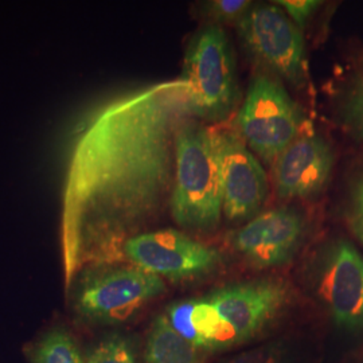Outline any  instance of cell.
<instances>
[{
    "label": "cell",
    "instance_id": "20",
    "mask_svg": "<svg viewBox=\"0 0 363 363\" xmlns=\"http://www.w3.org/2000/svg\"><path fill=\"white\" fill-rule=\"evenodd\" d=\"M211 15L220 21L241 19L250 9V3L247 0H218L210 4Z\"/></svg>",
    "mask_w": 363,
    "mask_h": 363
},
{
    "label": "cell",
    "instance_id": "17",
    "mask_svg": "<svg viewBox=\"0 0 363 363\" xmlns=\"http://www.w3.org/2000/svg\"><path fill=\"white\" fill-rule=\"evenodd\" d=\"M85 363H136V351L130 337L109 334L85 351Z\"/></svg>",
    "mask_w": 363,
    "mask_h": 363
},
{
    "label": "cell",
    "instance_id": "5",
    "mask_svg": "<svg viewBox=\"0 0 363 363\" xmlns=\"http://www.w3.org/2000/svg\"><path fill=\"white\" fill-rule=\"evenodd\" d=\"M237 124L242 140L265 162H274L301 133L303 117L280 82L257 74L250 82Z\"/></svg>",
    "mask_w": 363,
    "mask_h": 363
},
{
    "label": "cell",
    "instance_id": "3",
    "mask_svg": "<svg viewBox=\"0 0 363 363\" xmlns=\"http://www.w3.org/2000/svg\"><path fill=\"white\" fill-rule=\"evenodd\" d=\"M169 214L182 228L203 232L217 228L223 214L213 130L191 117L182 123L177 136Z\"/></svg>",
    "mask_w": 363,
    "mask_h": 363
},
{
    "label": "cell",
    "instance_id": "18",
    "mask_svg": "<svg viewBox=\"0 0 363 363\" xmlns=\"http://www.w3.org/2000/svg\"><path fill=\"white\" fill-rule=\"evenodd\" d=\"M223 363H288V352L283 345L272 343L240 352Z\"/></svg>",
    "mask_w": 363,
    "mask_h": 363
},
{
    "label": "cell",
    "instance_id": "4",
    "mask_svg": "<svg viewBox=\"0 0 363 363\" xmlns=\"http://www.w3.org/2000/svg\"><path fill=\"white\" fill-rule=\"evenodd\" d=\"M190 116L222 121L238 100L233 50L220 26L202 28L189 45L181 77Z\"/></svg>",
    "mask_w": 363,
    "mask_h": 363
},
{
    "label": "cell",
    "instance_id": "6",
    "mask_svg": "<svg viewBox=\"0 0 363 363\" xmlns=\"http://www.w3.org/2000/svg\"><path fill=\"white\" fill-rule=\"evenodd\" d=\"M205 298L217 318L208 351H220L259 335L286 306L288 288L280 280H259L223 286Z\"/></svg>",
    "mask_w": 363,
    "mask_h": 363
},
{
    "label": "cell",
    "instance_id": "11",
    "mask_svg": "<svg viewBox=\"0 0 363 363\" xmlns=\"http://www.w3.org/2000/svg\"><path fill=\"white\" fill-rule=\"evenodd\" d=\"M335 148L325 135L301 130L274 160L273 181L280 198H315L328 186L335 167Z\"/></svg>",
    "mask_w": 363,
    "mask_h": 363
},
{
    "label": "cell",
    "instance_id": "12",
    "mask_svg": "<svg viewBox=\"0 0 363 363\" xmlns=\"http://www.w3.org/2000/svg\"><path fill=\"white\" fill-rule=\"evenodd\" d=\"M306 220L295 208H277L249 220L232 237L234 249L259 269L284 265L298 252Z\"/></svg>",
    "mask_w": 363,
    "mask_h": 363
},
{
    "label": "cell",
    "instance_id": "15",
    "mask_svg": "<svg viewBox=\"0 0 363 363\" xmlns=\"http://www.w3.org/2000/svg\"><path fill=\"white\" fill-rule=\"evenodd\" d=\"M335 117L340 130L352 142L363 144V52L337 91Z\"/></svg>",
    "mask_w": 363,
    "mask_h": 363
},
{
    "label": "cell",
    "instance_id": "10",
    "mask_svg": "<svg viewBox=\"0 0 363 363\" xmlns=\"http://www.w3.org/2000/svg\"><path fill=\"white\" fill-rule=\"evenodd\" d=\"M222 213L230 220L255 217L268 195V179L247 143L232 130H213Z\"/></svg>",
    "mask_w": 363,
    "mask_h": 363
},
{
    "label": "cell",
    "instance_id": "8",
    "mask_svg": "<svg viewBox=\"0 0 363 363\" xmlns=\"http://www.w3.org/2000/svg\"><path fill=\"white\" fill-rule=\"evenodd\" d=\"M123 259L171 281L203 276L218 268L220 252L174 229L135 234L121 249Z\"/></svg>",
    "mask_w": 363,
    "mask_h": 363
},
{
    "label": "cell",
    "instance_id": "9",
    "mask_svg": "<svg viewBox=\"0 0 363 363\" xmlns=\"http://www.w3.org/2000/svg\"><path fill=\"white\" fill-rule=\"evenodd\" d=\"M240 37L259 64L298 85L306 76L304 39L291 18L276 6L250 7L238 22Z\"/></svg>",
    "mask_w": 363,
    "mask_h": 363
},
{
    "label": "cell",
    "instance_id": "14",
    "mask_svg": "<svg viewBox=\"0 0 363 363\" xmlns=\"http://www.w3.org/2000/svg\"><path fill=\"white\" fill-rule=\"evenodd\" d=\"M28 363H85L77 337L64 325H52L40 331L23 347Z\"/></svg>",
    "mask_w": 363,
    "mask_h": 363
},
{
    "label": "cell",
    "instance_id": "2",
    "mask_svg": "<svg viewBox=\"0 0 363 363\" xmlns=\"http://www.w3.org/2000/svg\"><path fill=\"white\" fill-rule=\"evenodd\" d=\"M73 316L91 325L128 322L166 292L164 280L130 262H101L81 268L65 286Z\"/></svg>",
    "mask_w": 363,
    "mask_h": 363
},
{
    "label": "cell",
    "instance_id": "7",
    "mask_svg": "<svg viewBox=\"0 0 363 363\" xmlns=\"http://www.w3.org/2000/svg\"><path fill=\"white\" fill-rule=\"evenodd\" d=\"M313 284L333 322L342 330H363V255L342 237L330 240L316 259Z\"/></svg>",
    "mask_w": 363,
    "mask_h": 363
},
{
    "label": "cell",
    "instance_id": "16",
    "mask_svg": "<svg viewBox=\"0 0 363 363\" xmlns=\"http://www.w3.org/2000/svg\"><path fill=\"white\" fill-rule=\"evenodd\" d=\"M342 216L349 230L363 245V162H355L346 175Z\"/></svg>",
    "mask_w": 363,
    "mask_h": 363
},
{
    "label": "cell",
    "instance_id": "19",
    "mask_svg": "<svg viewBox=\"0 0 363 363\" xmlns=\"http://www.w3.org/2000/svg\"><path fill=\"white\" fill-rule=\"evenodd\" d=\"M276 4L281 6L291 21L298 27L304 26L316 10L323 4L316 0H283Z\"/></svg>",
    "mask_w": 363,
    "mask_h": 363
},
{
    "label": "cell",
    "instance_id": "13",
    "mask_svg": "<svg viewBox=\"0 0 363 363\" xmlns=\"http://www.w3.org/2000/svg\"><path fill=\"white\" fill-rule=\"evenodd\" d=\"M143 357L144 363H201L199 349L171 327L163 312L150 325Z\"/></svg>",
    "mask_w": 363,
    "mask_h": 363
},
{
    "label": "cell",
    "instance_id": "1",
    "mask_svg": "<svg viewBox=\"0 0 363 363\" xmlns=\"http://www.w3.org/2000/svg\"><path fill=\"white\" fill-rule=\"evenodd\" d=\"M189 117L178 78L120 93L86 118L62 186L65 286L86 265L124 261V242L169 210L177 136Z\"/></svg>",
    "mask_w": 363,
    "mask_h": 363
}]
</instances>
